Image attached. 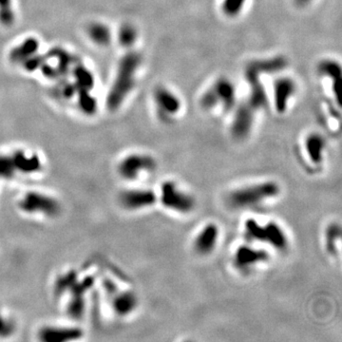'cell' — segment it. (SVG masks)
<instances>
[{
    "mask_svg": "<svg viewBox=\"0 0 342 342\" xmlns=\"http://www.w3.org/2000/svg\"><path fill=\"white\" fill-rule=\"evenodd\" d=\"M281 193L280 184L273 180L251 182L233 189L228 195V205L235 210H245L265 205Z\"/></svg>",
    "mask_w": 342,
    "mask_h": 342,
    "instance_id": "obj_1",
    "label": "cell"
},
{
    "mask_svg": "<svg viewBox=\"0 0 342 342\" xmlns=\"http://www.w3.org/2000/svg\"><path fill=\"white\" fill-rule=\"evenodd\" d=\"M244 234L247 241L256 244H265L274 250L283 252L289 247V236L282 226L276 221L261 222L248 218L244 223Z\"/></svg>",
    "mask_w": 342,
    "mask_h": 342,
    "instance_id": "obj_2",
    "label": "cell"
},
{
    "mask_svg": "<svg viewBox=\"0 0 342 342\" xmlns=\"http://www.w3.org/2000/svg\"><path fill=\"white\" fill-rule=\"evenodd\" d=\"M142 63V56L136 51L128 52L121 60L113 87L108 97V106L117 110L124 103L135 86L136 73Z\"/></svg>",
    "mask_w": 342,
    "mask_h": 342,
    "instance_id": "obj_3",
    "label": "cell"
},
{
    "mask_svg": "<svg viewBox=\"0 0 342 342\" xmlns=\"http://www.w3.org/2000/svg\"><path fill=\"white\" fill-rule=\"evenodd\" d=\"M158 201L164 209L179 215L190 214L197 206L195 197L173 180H166L161 184Z\"/></svg>",
    "mask_w": 342,
    "mask_h": 342,
    "instance_id": "obj_4",
    "label": "cell"
},
{
    "mask_svg": "<svg viewBox=\"0 0 342 342\" xmlns=\"http://www.w3.org/2000/svg\"><path fill=\"white\" fill-rule=\"evenodd\" d=\"M262 73L255 66L253 61L245 68V78L249 85V94L246 100L238 108L236 114L255 119L256 114L268 105V97L261 80Z\"/></svg>",
    "mask_w": 342,
    "mask_h": 342,
    "instance_id": "obj_5",
    "label": "cell"
},
{
    "mask_svg": "<svg viewBox=\"0 0 342 342\" xmlns=\"http://www.w3.org/2000/svg\"><path fill=\"white\" fill-rule=\"evenodd\" d=\"M269 260V252L253 243L238 245L232 254V265L237 271L242 273L250 272L267 263Z\"/></svg>",
    "mask_w": 342,
    "mask_h": 342,
    "instance_id": "obj_6",
    "label": "cell"
},
{
    "mask_svg": "<svg viewBox=\"0 0 342 342\" xmlns=\"http://www.w3.org/2000/svg\"><path fill=\"white\" fill-rule=\"evenodd\" d=\"M156 168V160L151 155L133 153L121 161L119 164V173L123 178L133 181L153 172Z\"/></svg>",
    "mask_w": 342,
    "mask_h": 342,
    "instance_id": "obj_7",
    "label": "cell"
},
{
    "mask_svg": "<svg viewBox=\"0 0 342 342\" xmlns=\"http://www.w3.org/2000/svg\"><path fill=\"white\" fill-rule=\"evenodd\" d=\"M221 240V228L215 222L205 224L195 234L192 248L201 257H207L217 249Z\"/></svg>",
    "mask_w": 342,
    "mask_h": 342,
    "instance_id": "obj_8",
    "label": "cell"
},
{
    "mask_svg": "<svg viewBox=\"0 0 342 342\" xmlns=\"http://www.w3.org/2000/svg\"><path fill=\"white\" fill-rule=\"evenodd\" d=\"M120 202L128 210H143L153 206L158 202V194L148 188L128 189L121 194Z\"/></svg>",
    "mask_w": 342,
    "mask_h": 342,
    "instance_id": "obj_9",
    "label": "cell"
},
{
    "mask_svg": "<svg viewBox=\"0 0 342 342\" xmlns=\"http://www.w3.org/2000/svg\"><path fill=\"white\" fill-rule=\"evenodd\" d=\"M154 99L160 114L165 119L178 114L181 110V101L177 95L163 87H160L155 91Z\"/></svg>",
    "mask_w": 342,
    "mask_h": 342,
    "instance_id": "obj_10",
    "label": "cell"
},
{
    "mask_svg": "<svg viewBox=\"0 0 342 342\" xmlns=\"http://www.w3.org/2000/svg\"><path fill=\"white\" fill-rule=\"evenodd\" d=\"M275 106L279 114H283L290 98L296 92V83L288 77H282L275 82Z\"/></svg>",
    "mask_w": 342,
    "mask_h": 342,
    "instance_id": "obj_11",
    "label": "cell"
},
{
    "mask_svg": "<svg viewBox=\"0 0 342 342\" xmlns=\"http://www.w3.org/2000/svg\"><path fill=\"white\" fill-rule=\"evenodd\" d=\"M304 148L307 158L315 166H320L325 158L326 142L319 133H311L305 139Z\"/></svg>",
    "mask_w": 342,
    "mask_h": 342,
    "instance_id": "obj_12",
    "label": "cell"
},
{
    "mask_svg": "<svg viewBox=\"0 0 342 342\" xmlns=\"http://www.w3.org/2000/svg\"><path fill=\"white\" fill-rule=\"evenodd\" d=\"M219 104H222L225 111L230 112L236 105V89L228 78H220L213 86Z\"/></svg>",
    "mask_w": 342,
    "mask_h": 342,
    "instance_id": "obj_13",
    "label": "cell"
},
{
    "mask_svg": "<svg viewBox=\"0 0 342 342\" xmlns=\"http://www.w3.org/2000/svg\"><path fill=\"white\" fill-rule=\"evenodd\" d=\"M318 71L321 75L328 76L333 80L334 92L337 95V100L341 101L340 91L342 88V68L339 63L333 60H323L318 66Z\"/></svg>",
    "mask_w": 342,
    "mask_h": 342,
    "instance_id": "obj_14",
    "label": "cell"
},
{
    "mask_svg": "<svg viewBox=\"0 0 342 342\" xmlns=\"http://www.w3.org/2000/svg\"><path fill=\"white\" fill-rule=\"evenodd\" d=\"M324 243L326 251L332 255L337 256L340 253L342 243V228L339 224H331L325 230Z\"/></svg>",
    "mask_w": 342,
    "mask_h": 342,
    "instance_id": "obj_15",
    "label": "cell"
},
{
    "mask_svg": "<svg viewBox=\"0 0 342 342\" xmlns=\"http://www.w3.org/2000/svg\"><path fill=\"white\" fill-rule=\"evenodd\" d=\"M89 35L91 40L97 45H108L112 39L110 29L102 23L91 25L89 28Z\"/></svg>",
    "mask_w": 342,
    "mask_h": 342,
    "instance_id": "obj_16",
    "label": "cell"
},
{
    "mask_svg": "<svg viewBox=\"0 0 342 342\" xmlns=\"http://www.w3.org/2000/svg\"><path fill=\"white\" fill-rule=\"evenodd\" d=\"M137 39L136 29L131 25H125L119 32V41L125 47L131 46Z\"/></svg>",
    "mask_w": 342,
    "mask_h": 342,
    "instance_id": "obj_17",
    "label": "cell"
},
{
    "mask_svg": "<svg viewBox=\"0 0 342 342\" xmlns=\"http://www.w3.org/2000/svg\"><path fill=\"white\" fill-rule=\"evenodd\" d=\"M246 0H224L222 9L228 16H236L244 9Z\"/></svg>",
    "mask_w": 342,
    "mask_h": 342,
    "instance_id": "obj_18",
    "label": "cell"
},
{
    "mask_svg": "<svg viewBox=\"0 0 342 342\" xmlns=\"http://www.w3.org/2000/svg\"><path fill=\"white\" fill-rule=\"evenodd\" d=\"M311 1L312 0H295V2L298 6H305V5L309 4Z\"/></svg>",
    "mask_w": 342,
    "mask_h": 342,
    "instance_id": "obj_19",
    "label": "cell"
}]
</instances>
